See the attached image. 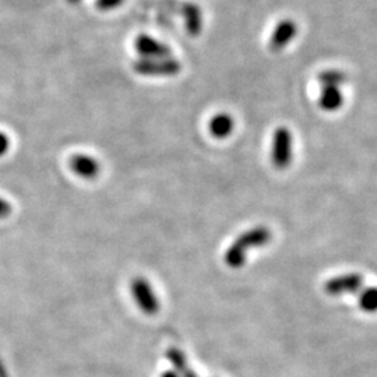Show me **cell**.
I'll return each mask as SVG.
<instances>
[{"mask_svg":"<svg viewBox=\"0 0 377 377\" xmlns=\"http://www.w3.org/2000/svg\"><path fill=\"white\" fill-rule=\"evenodd\" d=\"M271 238L273 233L267 226H254L249 231L243 232L225 251L223 256L225 264L231 268L243 267L249 251L268 245Z\"/></svg>","mask_w":377,"mask_h":377,"instance_id":"1","label":"cell"},{"mask_svg":"<svg viewBox=\"0 0 377 377\" xmlns=\"http://www.w3.org/2000/svg\"><path fill=\"white\" fill-rule=\"evenodd\" d=\"M139 76L144 77H174L182 70V64L174 58L164 59H139L131 64Z\"/></svg>","mask_w":377,"mask_h":377,"instance_id":"2","label":"cell"},{"mask_svg":"<svg viewBox=\"0 0 377 377\" xmlns=\"http://www.w3.org/2000/svg\"><path fill=\"white\" fill-rule=\"evenodd\" d=\"M293 137L288 127H278L273 136L271 162L277 169H286L292 162Z\"/></svg>","mask_w":377,"mask_h":377,"instance_id":"3","label":"cell"},{"mask_svg":"<svg viewBox=\"0 0 377 377\" xmlns=\"http://www.w3.org/2000/svg\"><path fill=\"white\" fill-rule=\"evenodd\" d=\"M130 292H131V296L136 305L143 313L150 314V316L158 313L159 301H158L157 295L151 283H149L146 278L143 277L133 278V281L130 283Z\"/></svg>","mask_w":377,"mask_h":377,"instance_id":"4","label":"cell"},{"mask_svg":"<svg viewBox=\"0 0 377 377\" xmlns=\"http://www.w3.org/2000/svg\"><path fill=\"white\" fill-rule=\"evenodd\" d=\"M363 288H365V278L358 273L337 276L324 283V291L330 296L359 293Z\"/></svg>","mask_w":377,"mask_h":377,"instance_id":"5","label":"cell"},{"mask_svg":"<svg viewBox=\"0 0 377 377\" xmlns=\"http://www.w3.org/2000/svg\"><path fill=\"white\" fill-rule=\"evenodd\" d=\"M134 51L141 56V59H164L171 58L172 55V51L168 45L147 34H140L136 36Z\"/></svg>","mask_w":377,"mask_h":377,"instance_id":"6","label":"cell"},{"mask_svg":"<svg viewBox=\"0 0 377 377\" xmlns=\"http://www.w3.org/2000/svg\"><path fill=\"white\" fill-rule=\"evenodd\" d=\"M298 34V24L293 20L285 19L283 21H280L274 31L270 36V42H268V48L273 52H281L285 49L296 36Z\"/></svg>","mask_w":377,"mask_h":377,"instance_id":"7","label":"cell"},{"mask_svg":"<svg viewBox=\"0 0 377 377\" xmlns=\"http://www.w3.org/2000/svg\"><path fill=\"white\" fill-rule=\"evenodd\" d=\"M71 171L83 179H95L101 171V165L94 157L86 154H76L70 158Z\"/></svg>","mask_w":377,"mask_h":377,"instance_id":"8","label":"cell"},{"mask_svg":"<svg viewBox=\"0 0 377 377\" xmlns=\"http://www.w3.org/2000/svg\"><path fill=\"white\" fill-rule=\"evenodd\" d=\"M344 104V95L340 87L336 86H323L321 94L318 98V106L326 112H336Z\"/></svg>","mask_w":377,"mask_h":377,"instance_id":"9","label":"cell"},{"mask_svg":"<svg viewBox=\"0 0 377 377\" xmlns=\"http://www.w3.org/2000/svg\"><path fill=\"white\" fill-rule=\"evenodd\" d=\"M182 16L185 21L186 31L197 36L203 30V13L196 3H185L182 7Z\"/></svg>","mask_w":377,"mask_h":377,"instance_id":"10","label":"cell"},{"mask_svg":"<svg viewBox=\"0 0 377 377\" xmlns=\"http://www.w3.org/2000/svg\"><path fill=\"white\" fill-rule=\"evenodd\" d=\"M233 126H235V122H233L232 116L229 114L221 112V114H217L211 118L208 129H210V133L213 137L222 140V139H226L232 134Z\"/></svg>","mask_w":377,"mask_h":377,"instance_id":"11","label":"cell"},{"mask_svg":"<svg viewBox=\"0 0 377 377\" xmlns=\"http://www.w3.org/2000/svg\"><path fill=\"white\" fill-rule=\"evenodd\" d=\"M358 305L366 313H377V286H365L358 293Z\"/></svg>","mask_w":377,"mask_h":377,"instance_id":"12","label":"cell"},{"mask_svg":"<svg viewBox=\"0 0 377 377\" xmlns=\"http://www.w3.org/2000/svg\"><path fill=\"white\" fill-rule=\"evenodd\" d=\"M346 74L338 70H324L318 74V81L323 86H336L340 87L346 83Z\"/></svg>","mask_w":377,"mask_h":377,"instance_id":"13","label":"cell"},{"mask_svg":"<svg viewBox=\"0 0 377 377\" xmlns=\"http://www.w3.org/2000/svg\"><path fill=\"white\" fill-rule=\"evenodd\" d=\"M125 0H95V6L99 11H112L122 6Z\"/></svg>","mask_w":377,"mask_h":377,"instance_id":"14","label":"cell"},{"mask_svg":"<svg viewBox=\"0 0 377 377\" xmlns=\"http://www.w3.org/2000/svg\"><path fill=\"white\" fill-rule=\"evenodd\" d=\"M11 211H13L11 204L6 198L0 197V220L7 218L11 214Z\"/></svg>","mask_w":377,"mask_h":377,"instance_id":"15","label":"cell"},{"mask_svg":"<svg viewBox=\"0 0 377 377\" xmlns=\"http://www.w3.org/2000/svg\"><path fill=\"white\" fill-rule=\"evenodd\" d=\"M10 149V139L6 133L0 131V158L4 157Z\"/></svg>","mask_w":377,"mask_h":377,"instance_id":"16","label":"cell"},{"mask_svg":"<svg viewBox=\"0 0 377 377\" xmlns=\"http://www.w3.org/2000/svg\"><path fill=\"white\" fill-rule=\"evenodd\" d=\"M66 1H67V3H70L71 6H76V4H79L81 0H66Z\"/></svg>","mask_w":377,"mask_h":377,"instance_id":"17","label":"cell"}]
</instances>
